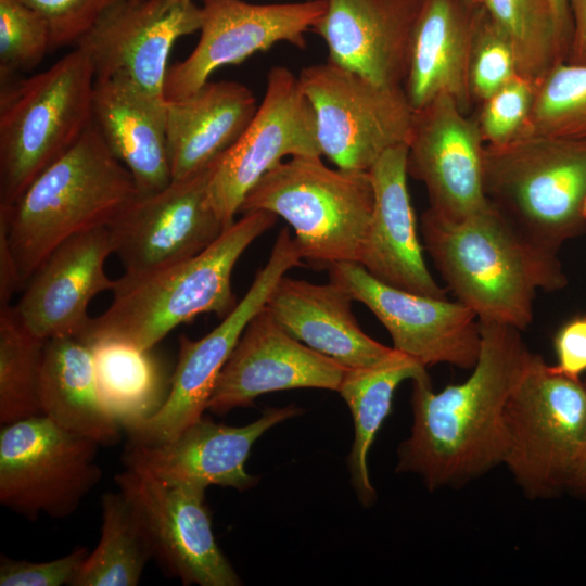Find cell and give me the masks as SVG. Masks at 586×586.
<instances>
[{"label":"cell","mask_w":586,"mask_h":586,"mask_svg":"<svg viewBox=\"0 0 586 586\" xmlns=\"http://www.w3.org/2000/svg\"><path fill=\"white\" fill-rule=\"evenodd\" d=\"M481 351L467 380L434 392L412 380V426L398 448L397 472L418 474L431 492L480 477L502 463L507 402L534 353L520 330L479 320Z\"/></svg>","instance_id":"1"},{"label":"cell","mask_w":586,"mask_h":586,"mask_svg":"<svg viewBox=\"0 0 586 586\" xmlns=\"http://www.w3.org/2000/svg\"><path fill=\"white\" fill-rule=\"evenodd\" d=\"M420 232L448 289L481 321L525 330L537 290L568 284L558 253L537 244L491 202L461 220L429 207Z\"/></svg>","instance_id":"2"},{"label":"cell","mask_w":586,"mask_h":586,"mask_svg":"<svg viewBox=\"0 0 586 586\" xmlns=\"http://www.w3.org/2000/svg\"><path fill=\"white\" fill-rule=\"evenodd\" d=\"M277 218L264 211L242 214L198 255L141 277H120L112 304L90 318L79 339L90 347L118 342L146 351L201 314L224 319L238 304L231 286L238 259Z\"/></svg>","instance_id":"3"},{"label":"cell","mask_w":586,"mask_h":586,"mask_svg":"<svg viewBox=\"0 0 586 586\" xmlns=\"http://www.w3.org/2000/svg\"><path fill=\"white\" fill-rule=\"evenodd\" d=\"M139 192L94 122L8 207H0L23 288L61 243L109 226Z\"/></svg>","instance_id":"4"},{"label":"cell","mask_w":586,"mask_h":586,"mask_svg":"<svg viewBox=\"0 0 586 586\" xmlns=\"http://www.w3.org/2000/svg\"><path fill=\"white\" fill-rule=\"evenodd\" d=\"M95 75L75 48L48 69L2 84L0 207L11 206L93 123Z\"/></svg>","instance_id":"5"},{"label":"cell","mask_w":586,"mask_h":586,"mask_svg":"<svg viewBox=\"0 0 586 586\" xmlns=\"http://www.w3.org/2000/svg\"><path fill=\"white\" fill-rule=\"evenodd\" d=\"M373 206L369 171L330 168L321 155L282 161L246 194L239 213L269 212L294 230L302 259L316 269L358 262Z\"/></svg>","instance_id":"6"},{"label":"cell","mask_w":586,"mask_h":586,"mask_svg":"<svg viewBox=\"0 0 586 586\" xmlns=\"http://www.w3.org/2000/svg\"><path fill=\"white\" fill-rule=\"evenodd\" d=\"M484 188L488 201L525 234L558 253L586 229V140L524 132L485 144Z\"/></svg>","instance_id":"7"},{"label":"cell","mask_w":586,"mask_h":586,"mask_svg":"<svg viewBox=\"0 0 586 586\" xmlns=\"http://www.w3.org/2000/svg\"><path fill=\"white\" fill-rule=\"evenodd\" d=\"M502 463L528 498L569 487L586 445V383L534 354L504 415Z\"/></svg>","instance_id":"8"},{"label":"cell","mask_w":586,"mask_h":586,"mask_svg":"<svg viewBox=\"0 0 586 586\" xmlns=\"http://www.w3.org/2000/svg\"><path fill=\"white\" fill-rule=\"evenodd\" d=\"M321 155L337 168L368 171L380 156L408 144L415 111L404 87L375 84L330 61L304 67Z\"/></svg>","instance_id":"9"},{"label":"cell","mask_w":586,"mask_h":586,"mask_svg":"<svg viewBox=\"0 0 586 586\" xmlns=\"http://www.w3.org/2000/svg\"><path fill=\"white\" fill-rule=\"evenodd\" d=\"M99 446L43 415L2 425L1 505L33 521L69 517L102 479Z\"/></svg>","instance_id":"10"},{"label":"cell","mask_w":586,"mask_h":586,"mask_svg":"<svg viewBox=\"0 0 586 586\" xmlns=\"http://www.w3.org/2000/svg\"><path fill=\"white\" fill-rule=\"evenodd\" d=\"M302 265L298 244L284 227L276 239L268 262L257 271L233 310L196 341L180 336L178 361L169 380L167 397L153 416L127 432L130 443L170 441L203 417L220 371L247 323L266 305L286 271Z\"/></svg>","instance_id":"11"},{"label":"cell","mask_w":586,"mask_h":586,"mask_svg":"<svg viewBox=\"0 0 586 586\" xmlns=\"http://www.w3.org/2000/svg\"><path fill=\"white\" fill-rule=\"evenodd\" d=\"M321 155L313 106L298 76L272 67L262 102L240 138L216 161L208 183L211 203L225 229L258 180L284 157ZM322 156V155H321Z\"/></svg>","instance_id":"12"},{"label":"cell","mask_w":586,"mask_h":586,"mask_svg":"<svg viewBox=\"0 0 586 586\" xmlns=\"http://www.w3.org/2000/svg\"><path fill=\"white\" fill-rule=\"evenodd\" d=\"M216 161L158 192L139 194L107 226L123 276L137 278L189 259L226 230L208 194Z\"/></svg>","instance_id":"13"},{"label":"cell","mask_w":586,"mask_h":586,"mask_svg":"<svg viewBox=\"0 0 586 586\" xmlns=\"http://www.w3.org/2000/svg\"><path fill=\"white\" fill-rule=\"evenodd\" d=\"M114 480L139 517L153 559L165 573L183 585L242 584L215 539L206 487L168 484L130 468Z\"/></svg>","instance_id":"14"},{"label":"cell","mask_w":586,"mask_h":586,"mask_svg":"<svg viewBox=\"0 0 586 586\" xmlns=\"http://www.w3.org/2000/svg\"><path fill=\"white\" fill-rule=\"evenodd\" d=\"M328 271L330 281L374 314L390 333L394 349L424 367L447 364L472 369L475 366L481 351L479 319L459 301L388 285L355 262L334 264Z\"/></svg>","instance_id":"15"},{"label":"cell","mask_w":586,"mask_h":586,"mask_svg":"<svg viewBox=\"0 0 586 586\" xmlns=\"http://www.w3.org/2000/svg\"><path fill=\"white\" fill-rule=\"evenodd\" d=\"M326 9V0L254 4L244 0H202L200 38L192 52L167 69L165 99L184 98L226 65L242 63L278 42L306 46Z\"/></svg>","instance_id":"16"},{"label":"cell","mask_w":586,"mask_h":586,"mask_svg":"<svg viewBox=\"0 0 586 586\" xmlns=\"http://www.w3.org/2000/svg\"><path fill=\"white\" fill-rule=\"evenodd\" d=\"M193 0H114L78 40L95 79L124 78L165 99L167 61L174 43L200 30Z\"/></svg>","instance_id":"17"},{"label":"cell","mask_w":586,"mask_h":586,"mask_svg":"<svg viewBox=\"0 0 586 586\" xmlns=\"http://www.w3.org/2000/svg\"><path fill=\"white\" fill-rule=\"evenodd\" d=\"M408 176L421 181L430 208L461 220L489 205L484 188L485 142L475 117L450 95L415 111L408 141Z\"/></svg>","instance_id":"18"},{"label":"cell","mask_w":586,"mask_h":586,"mask_svg":"<svg viewBox=\"0 0 586 586\" xmlns=\"http://www.w3.org/2000/svg\"><path fill=\"white\" fill-rule=\"evenodd\" d=\"M346 369L293 337L264 306L221 369L207 409L224 415L252 406L262 394L292 388L337 391Z\"/></svg>","instance_id":"19"},{"label":"cell","mask_w":586,"mask_h":586,"mask_svg":"<svg viewBox=\"0 0 586 586\" xmlns=\"http://www.w3.org/2000/svg\"><path fill=\"white\" fill-rule=\"evenodd\" d=\"M301 413L302 408L295 405L268 407L260 418L244 426H230L202 417L170 441L128 442L123 462L126 468L168 484L246 491L258 482L244 467L254 443L270 428Z\"/></svg>","instance_id":"20"},{"label":"cell","mask_w":586,"mask_h":586,"mask_svg":"<svg viewBox=\"0 0 586 586\" xmlns=\"http://www.w3.org/2000/svg\"><path fill=\"white\" fill-rule=\"evenodd\" d=\"M113 254L107 226L86 230L61 243L29 278L13 306L23 323L39 339L80 337L90 317L88 305L116 280L104 270Z\"/></svg>","instance_id":"21"},{"label":"cell","mask_w":586,"mask_h":586,"mask_svg":"<svg viewBox=\"0 0 586 586\" xmlns=\"http://www.w3.org/2000/svg\"><path fill=\"white\" fill-rule=\"evenodd\" d=\"M424 0H326L313 28L328 61L383 86L403 87Z\"/></svg>","instance_id":"22"},{"label":"cell","mask_w":586,"mask_h":586,"mask_svg":"<svg viewBox=\"0 0 586 586\" xmlns=\"http://www.w3.org/2000/svg\"><path fill=\"white\" fill-rule=\"evenodd\" d=\"M407 156V144L395 145L368 170L373 206L357 263L383 283L444 298L446 290L435 281L424 260L408 191Z\"/></svg>","instance_id":"23"},{"label":"cell","mask_w":586,"mask_h":586,"mask_svg":"<svg viewBox=\"0 0 586 586\" xmlns=\"http://www.w3.org/2000/svg\"><path fill=\"white\" fill-rule=\"evenodd\" d=\"M353 301L332 281L316 284L284 275L265 306L285 331L308 347L347 369L367 368L384 360L394 348L361 330L352 311Z\"/></svg>","instance_id":"24"},{"label":"cell","mask_w":586,"mask_h":586,"mask_svg":"<svg viewBox=\"0 0 586 586\" xmlns=\"http://www.w3.org/2000/svg\"><path fill=\"white\" fill-rule=\"evenodd\" d=\"M482 4L424 0L413 29L403 86L413 111L446 94L468 114L474 103L469 87V58Z\"/></svg>","instance_id":"25"},{"label":"cell","mask_w":586,"mask_h":586,"mask_svg":"<svg viewBox=\"0 0 586 586\" xmlns=\"http://www.w3.org/2000/svg\"><path fill=\"white\" fill-rule=\"evenodd\" d=\"M93 122L113 155L129 170L140 195L170 184L166 99L124 78L95 79Z\"/></svg>","instance_id":"26"},{"label":"cell","mask_w":586,"mask_h":586,"mask_svg":"<svg viewBox=\"0 0 586 586\" xmlns=\"http://www.w3.org/2000/svg\"><path fill=\"white\" fill-rule=\"evenodd\" d=\"M258 107L245 85L207 81L195 92L166 100V138L171 179L213 164L243 133Z\"/></svg>","instance_id":"27"},{"label":"cell","mask_w":586,"mask_h":586,"mask_svg":"<svg viewBox=\"0 0 586 586\" xmlns=\"http://www.w3.org/2000/svg\"><path fill=\"white\" fill-rule=\"evenodd\" d=\"M39 402L41 413L61 429L112 446L122 426L99 393L92 349L77 336H59L44 343Z\"/></svg>","instance_id":"28"},{"label":"cell","mask_w":586,"mask_h":586,"mask_svg":"<svg viewBox=\"0 0 586 586\" xmlns=\"http://www.w3.org/2000/svg\"><path fill=\"white\" fill-rule=\"evenodd\" d=\"M425 368L394 349L381 362L346 369L343 375L337 392L347 404L354 422V441L347 462L352 486L365 507L371 506L377 498L368 472V453L391 411L394 392L403 381L428 374Z\"/></svg>","instance_id":"29"},{"label":"cell","mask_w":586,"mask_h":586,"mask_svg":"<svg viewBox=\"0 0 586 586\" xmlns=\"http://www.w3.org/2000/svg\"><path fill=\"white\" fill-rule=\"evenodd\" d=\"M90 348L100 396L122 428L128 432L160 409L167 397V383L152 349L118 342Z\"/></svg>","instance_id":"30"},{"label":"cell","mask_w":586,"mask_h":586,"mask_svg":"<svg viewBox=\"0 0 586 586\" xmlns=\"http://www.w3.org/2000/svg\"><path fill=\"white\" fill-rule=\"evenodd\" d=\"M101 537L72 586H136L153 551L143 525L125 494L102 496Z\"/></svg>","instance_id":"31"},{"label":"cell","mask_w":586,"mask_h":586,"mask_svg":"<svg viewBox=\"0 0 586 586\" xmlns=\"http://www.w3.org/2000/svg\"><path fill=\"white\" fill-rule=\"evenodd\" d=\"M483 5L510 42L520 76L536 85L565 61L551 0H483Z\"/></svg>","instance_id":"32"},{"label":"cell","mask_w":586,"mask_h":586,"mask_svg":"<svg viewBox=\"0 0 586 586\" xmlns=\"http://www.w3.org/2000/svg\"><path fill=\"white\" fill-rule=\"evenodd\" d=\"M46 341L35 335L13 306L0 307V423L41 413L39 383Z\"/></svg>","instance_id":"33"},{"label":"cell","mask_w":586,"mask_h":586,"mask_svg":"<svg viewBox=\"0 0 586 586\" xmlns=\"http://www.w3.org/2000/svg\"><path fill=\"white\" fill-rule=\"evenodd\" d=\"M524 132L586 140V65L559 62L536 84Z\"/></svg>","instance_id":"34"},{"label":"cell","mask_w":586,"mask_h":586,"mask_svg":"<svg viewBox=\"0 0 586 586\" xmlns=\"http://www.w3.org/2000/svg\"><path fill=\"white\" fill-rule=\"evenodd\" d=\"M51 49L46 21L20 0H0V79L5 84L29 71Z\"/></svg>","instance_id":"35"},{"label":"cell","mask_w":586,"mask_h":586,"mask_svg":"<svg viewBox=\"0 0 586 586\" xmlns=\"http://www.w3.org/2000/svg\"><path fill=\"white\" fill-rule=\"evenodd\" d=\"M468 75L472 100L479 104L519 75L510 42L483 4L475 22Z\"/></svg>","instance_id":"36"},{"label":"cell","mask_w":586,"mask_h":586,"mask_svg":"<svg viewBox=\"0 0 586 586\" xmlns=\"http://www.w3.org/2000/svg\"><path fill=\"white\" fill-rule=\"evenodd\" d=\"M535 88L534 82L518 75L479 104L475 118L485 144H502L523 132Z\"/></svg>","instance_id":"37"},{"label":"cell","mask_w":586,"mask_h":586,"mask_svg":"<svg viewBox=\"0 0 586 586\" xmlns=\"http://www.w3.org/2000/svg\"><path fill=\"white\" fill-rule=\"evenodd\" d=\"M47 23L51 48L76 44L114 0H20Z\"/></svg>","instance_id":"38"},{"label":"cell","mask_w":586,"mask_h":586,"mask_svg":"<svg viewBox=\"0 0 586 586\" xmlns=\"http://www.w3.org/2000/svg\"><path fill=\"white\" fill-rule=\"evenodd\" d=\"M88 555L86 547H77L62 558L43 562L2 556L0 586H72Z\"/></svg>","instance_id":"39"},{"label":"cell","mask_w":586,"mask_h":586,"mask_svg":"<svg viewBox=\"0 0 586 586\" xmlns=\"http://www.w3.org/2000/svg\"><path fill=\"white\" fill-rule=\"evenodd\" d=\"M553 348L557 357L555 369L572 379L586 372V316L566 321L556 333Z\"/></svg>","instance_id":"40"},{"label":"cell","mask_w":586,"mask_h":586,"mask_svg":"<svg viewBox=\"0 0 586 586\" xmlns=\"http://www.w3.org/2000/svg\"><path fill=\"white\" fill-rule=\"evenodd\" d=\"M21 290L23 283L10 249L7 229L0 224V307L10 305L12 296Z\"/></svg>","instance_id":"41"},{"label":"cell","mask_w":586,"mask_h":586,"mask_svg":"<svg viewBox=\"0 0 586 586\" xmlns=\"http://www.w3.org/2000/svg\"><path fill=\"white\" fill-rule=\"evenodd\" d=\"M571 35L565 62L586 65V0H569Z\"/></svg>","instance_id":"42"},{"label":"cell","mask_w":586,"mask_h":586,"mask_svg":"<svg viewBox=\"0 0 586 586\" xmlns=\"http://www.w3.org/2000/svg\"><path fill=\"white\" fill-rule=\"evenodd\" d=\"M551 4L555 13L558 35L565 50V53L568 54L571 35L569 0H551Z\"/></svg>","instance_id":"43"},{"label":"cell","mask_w":586,"mask_h":586,"mask_svg":"<svg viewBox=\"0 0 586 586\" xmlns=\"http://www.w3.org/2000/svg\"><path fill=\"white\" fill-rule=\"evenodd\" d=\"M575 493L586 497V445L570 481L569 487Z\"/></svg>","instance_id":"44"},{"label":"cell","mask_w":586,"mask_h":586,"mask_svg":"<svg viewBox=\"0 0 586 586\" xmlns=\"http://www.w3.org/2000/svg\"><path fill=\"white\" fill-rule=\"evenodd\" d=\"M582 214H583L584 219L586 220V195L583 202Z\"/></svg>","instance_id":"45"},{"label":"cell","mask_w":586,"mask_h":586,"mask_svg":"<svg viewBox=\"0 0 586 586\" xmlns=\"http://www.w3.org/2000/svg\"><path fill=\"white\" fill-rule=\"evenodd\" d=\"M467 1H469V2H471V3H475V4H481V3H483V0H467Z\"/></svg>","instance_id":"46"}]
</instances>
